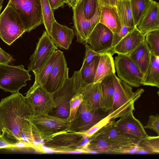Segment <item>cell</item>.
<instances>
[{
    "mask_svg": "<svg viewBox=\"0 0 159 159\" xmlns=\"http://www.w3.org/2000/svg\"><path fill=\"white\" fill-rule=\"evenodd\" d=\"M33 112L27 103L25 97L19 92L2 99L0 102V129L6 137L21 141L22 129L25 118Z\"/></svg>",
    "mask_w": 159,
    "mask_h": 159,
    "instance_id": "6da1fadb",
    "label": "cell"
},
{
    "mask_svg": "<svg viewBox=\"0 0 159 159\" xmlns=\"http://www.w3.org/2000/svg\"><path fill=\"white\" fill-rule=\"evenodd\" d=\"M115 92L111 109L107 117L111 120L120 117L134 110V103L144 91L138 89L133 92L131 86L114 75Z\"/></svg>",
    "mask_w": 159,
    "mask_h": 159,
    "instance_id": "7a4b0ae2",
    "label": "cell"
},
{
    "mask_svg": "<svg viewBox=\"0 0 159 159\" xmlns=\"http://www.w3.org/2000/svg\"><path fill=\"white\" fill-rule=\"evenodd\" d=\"M25 119L34 125L44 141L67 131L70 123L68 120L45 113H34Z\"/></svg>",
    "mask_w": 159,
    "mask_h": 159,
    "instance_id": "3957f363",
    "label": "cell"
},
{
    "mask_svg": "<svg viewBox=\"0 0 159 159\" xmlns=\"http://www.w3.org/2000/svg\"><path fill=\"white\" fill-rule=\"evenodd\" d=\"M89 137L80 133L66 131L44 141L43 145L56 152H73L83 150L89 153L86 148Z\"/></svg>",
    "mask_w": 159,
    "mask_h": 159,
    "instance_id": "277c9868",
    "label": "cell"
},
{
    "mask_svg": "<svg viewBox=\"0 0 159 159\" xmlns=\"http://www.w3.org/2000/svg\"><path fill=\"white\" fill-rule=\"evenodd\" d=\"M19 15L25 32H29L43 23L40 0H9L8 3Z\"/></svg>",
    "mask_w": 159,
    "mask_h": 159,
    "instance_id": "5b68a950",
    "label": "cell"
},
{
    "mask_svg": "<svg viewBox=\"0 0 159 159\" xmlns=\"http://www.w3.org/2000/svg\"><path fill=\"white\" fill-rule=\"evenodd\" d=\"M25 32L19 15L8 4L0 15V37L10 45Z\"/></svg>",
    "mask_w": 159,
    "mask_h": 159,
    "instance_id": "8992f818",
    "label": "cell"
},
{
    "mask_svg": "<svg viewBox=\"0 0 159 159\" xmlns=\"http://www.w3.org/2000/svg\"><path fill=\"white\" fill-rule=\"evenodd\" d=\"M29 71L22 65H0V89L12 93L19 92L31 80Z\"/></svg>",
    "mask_w": 159,
    "mask_h": 159,
    "instance_id": "52a82bcc",
    "label": "cell"
},
{
    "mask_svg": "<svg viewBox=\"0 0 159 159\" xmlns=\"http://www.w3.org/2000/svg\"><path fill=\"white\" fill-rule=\"evenodd\" d=\"M108 113L102 109H92L83 101L74 117L70 121L68 131L80 133L86 131L105 118Z\"/></svg>",
    "mask_w": 159,
    "mask_h": 159,
    "instance_id": "ba28073f",
    "label": "cell"
},
{
    "mask_svg": "<svg viewBox=\"0 0 159 159\" xmlns=\"http://www.w3.org/2000/svg\"><path fill=\"white\" fill-rule=\"evenodd\" d=\"M73 19L74 34L77 41L85 44L91 32L97 24L99 22L100 9L98 6L93 17L89 19H86L83 11V0H81L72 8Z\"/></svg>",
    "mask_w": 159,
    "mask_h": 159,
    "instance_id": "9c48e42d",
    "label": "cell"
},
{
    "mask_svg": "<svg viewBox=\"0 0 159 159\" xmlns=\"http://www.w3.org/2000/svg\"><path fill=\"white\" fill-rule=\"evenodd\" d=\"M114 63L115 70L121 80L132 87L142 85L144 75L128 56L118 55L115 57Z\"/></svg>",
    "mask_w": 159,
    "mask_h": 159,
    "instance_id": "30bf717a",
    "label": "cell"
},
{
    "mask_svg": "<svg viewBox=\"0 0 159 159\" xmlns=\"http://www.w3.org/2000/svg\"><path fill=\"white\" fill-rule=\"evenodd\" d=\"M25 97L33 113L49 114L56 106L53 93L48 92L43 86L35 88L30 87Z\"/></svg>",
    "mask_w": 159,
    "mask_h": 159,
    "instance_id": "8fae6325",
    "label": "cell"
},
{
    "mask_svg": "<svg viewBox=\"0 0 159 159\" xmlns=\"http://www.w3.org/2000/svg\"><path fill=\"white\" fill-rule=\"evenodd\" d=\"M57 49L51 38L44 31L39 39L34 52L30 57L28 70L33 72L39 70Z\"/></svg>",
    "mask_w": 159,
    "mask_h": 159,
    "instance_id": "7c38bea8",
    "label": "cell"
},
{
    "mask_svg": "<svg viewBox=\"0 0 159 159\" xmlns=\"http://www.w3.org/2000/svg\"><path fill=\"white\" fill-rule=\"evenodd\" d=\"M55 61L47 81L43 87L49 92L53 93L64 84L69 78L67 67L63 52L56 50Z\"/></svg>",
    "mask_w": 159,
    "mask_h": 159,
    "instance_id": "4fadbf2b",
    "label": "cell"
},
{
    "mask_svg": "<svg viewBox=\"0 0 159 159\" xmlns=\"http://www.w3.org/2000/svg\"><path fill=\"white\" fill-rule=\"evenodd\" d=\"M138 146L136 143L124 145L107 140L89 138L86 146L90 153L114 154L129 153L135 150L137 151Z\"/></svg>",
    "mask_w": 159,
    "mask_h": 159,
    "instance_id": "5bb4252c",
    "label": "cell"
},
{
    "mask_svg": "<svg viewBox=\"0 0 159 159\" xmlns=\"http://www.w3.org/2000/svg\"><path fill=\"white\" fill-rule=\"evenodd\" d=\"M115 122L114 119L111 120L89 138L107 140L124 145L138 144L141 139L121 131L115 125Z\"/></svg>",
    "mask_w": 159,
    "mask_h": 159,
    "instance_id": "9a60e30c",
    "label": "cell"
},
{
    "mask_svg": "<svg viewBox=\"0 0 159 159\" xmlns=\"http://www.w3.org/2000/svg\"><path fill=\"white\" fill-rule=\"evenodd\" d=\"M81 88L80 70L75 71L71 77L67 79L63 85L53 93L55 107L70 106V99L75 94L80 93Z\"/></svg>",
    "mask_w": 159,
    "mask_h": 159,
    "instance_id": "2e32d148",
    "label": "cell"
},
{
    "mask_svg": "<svg viewBox=\"0 0 159 159\" xmlns=\"http://www.w3.org/2000/svg\"><path fill=\"white\" fill-rule=\"evenodd\" d=\"M113 34L108 28L99 22L89 35L87 43L97 52H109L112 48Z\"/></svg>",
    "mask_w": 159,
    "mask_h": 159,
    "instance_id": "e0dca14e",
    "label": "cell"
},
{
    "mask_svg": "<svg viewBox=\"0 0 159 159\" xmlns=\"http://www.w3.org/2000/svg\"><path fill=\"white\" fill-rule=\"evenodd\" d=\"M135 27L144 36L150 32L159 30L158 2L153 1Z\"/></svg>",
    "mask_w": 159,
    "mask_h": 159,
    "instance_id": "ac0fdd59",
    "label": "cell"
},
{
    "mask_svg": "<svg viewBox=\"0 0 159 159\" xmlns=\"http://www.w3.org/2000/svg\"><path fill=\"white\" fill-rule=\"evenodd\" d=\"M115 125L122 132L142 139L148 136L140 122L131 111L115 122Z\"/></svg>",
    "mask_w": 159,
    "mask_h": 159,
    "instance_id": "d6986e66",
    "label": "cell"
},
{
    "mask_svg": "<svg viewBox=\"0 0 159 159\" xmlns=\"http://www.w3.org/2000/svg\"><path fill=\"white\" fill-rule=\"evenodd\" d=\"M144 40L145 36L135 27L109 52L112 55H127Z\"/></svg>",
    "mask_w": 159,
    "mask_h": 159,
    "instance_id": "ffe728a7",
    "label": "cell"
},
{
    "mask_svg": "<svg viewBox=\"0 0 159 159\" xmlns=\"http://www.w3.org/2000/svg\"><path fill=\"white\" fill-rule=\"evenodd\" d=\"M20 139L28 148H31L41 153L45 152L43 147L44 141L34 125L27 120L21 130Z\"/></svg>",
    "mask_w": 159,
    "mask_h": 159,
    "instance_id": "44dd1931",
    "label": "cell"
},
{
    "mask_svg": "<svg viewBox=\"0 0 159 159\" xmlns=\"http://www.w3.org/2000/svg\"><path fill=\"white\" fill-rule=\"evenodd\" d=\"M75 35L72 29L58 23L56 20L53 22L51 38L57 47L68 50Z\"/></svg>",
    "mask_w": 159,
    "mask_h": 159,
    "instance_id": "7402d4cb",
    "label": "cell"
},
{
    "mask_svg": "<svg viewBox=\"0 0 159 159\" xmlns=\"http://www.w3.org/2000/svg\"><path fill=\"white\" fill-rule=\"evenodd\" d=\"M83 101L93 110L103 109L100 82L93 83L82 88L80 92Z\"/></svg>",
    "mask_w": 159,
    "mask_h": 159,
    "instance_id": "603a6c76",
    "label": "cell"
},
{
    "mask_svg": "<svg viewBox=\"0 0 159 159\" xmlns=\"http://www.w3.org/2000/svg\"><path fill=\"white\" fill-rule=\"evenodd\" d=\"M100 8L99 22L106 26L113 33L119 32L123 24L118 15L116 7L104 6Z\"/></svg>",
    "mask_w": 159,
    "mask_h": 159,
    "instance_id": "cb8c5ba5",
    "label": "cell"
},
{
    "mask_svg": "<svg viewBox=\"0 0 159 159\" xmlns=\"http://www.w3.org/2000/svg\"><path fill=\"white\" fill-rule=\"evenodd\" d=\"M127 56L144 75L151 58V52L145 40Z\"/></svg>",
    "mask_w": 159,
    "mask_h": 159,
    "instance_id": "d4e9b609",
    "label": "cell"
},
{
    "mask_svg": "<svg viewBox=\"0 0 159 159\" xmlns=\"http://www.w3.org/2000/svg\"><path fill=\"white\" fill-rule=\"evenodd\" d=\"M115 71L112 54L109 52L101 53L93 83L100 82L109 75L115 74Z\"/></svg>",
    "mask_w": 159,
    "mask_h": 159,
    "instance_id": "484cf974",
    "label": "cell"
},
{
    "mask_svg": "<svg viewBox=\"0 0 159 159\" xmlns=\"http://www.w3.org/2000/svg\"><path fill=\"white\" fill-rule=\"evenodd\" d=\"M114 74L109 75L100 82L103 102V111L108 113L111 109L115 92Z\"/></svg>",
    "mask_w": 159,
    "mask_h": 159,
    "instance_id": "4316f807",
    "label": "cell"
},
{
    "mask_svg": "<svg viewBox=\"0 0 159 159\" xmlns=\"http://www.w3.org/2000/svg\"><path fill=\"white\" fill-rule=\"evenodd\" d=\"M142 85L159 88V56L151 52L150 61Z\"/></svg>",
    "mask_w": 159,
    "mask_h": 159,
    "instance_id": "83f0119b",
    "label": "cell"
},
{
    "mask_svg": "<svg viewBox=\"0 0 159 159\" xmlns=\"http://www.w3.org/2000/svg\"><path fill=\"white\" fill-rule=\"evenodd\" d=\"M56 51L40 69L33 71L35 75V81L33 85L30 88H35L39 86H43L45 84L55 61L56 55Z\"/></svg>",
    "mask_w": 159,
    "mask_h": 159,
    "instance_id": "f1b7e54d",
    "label": "cell"
},
{
    "mask_svg": "<svg viewBox=\"0 0 159 159\" xmlns=\"http://www.w3.org/2000/svg\"><path fill=\"white\" fill-rule=\"evenodd\" d=\"M116 8L122 24L128 27H135L130 1L117 0Z\"/></svg>",
    "mask_w": 159,
    "mask_h": 159,
    "instance_id": "f546056e",
    "label": "cell"
},
{
    "mask_svg": "<svg viewBox=\"0 0 159 159\" xmlns=\"http://www.w3.org/2000/svg\"><path fill=\"white\" fill-rule=\"evenodd\" d=\"M100 56H97L89 65L80 69L82 88L93 83Z\"/></svg>",
    "mask_w": 159,
    "mask_h": 159,
    "instance_id": "4dcf8cb0",
    "label": "cell"
},
{
    "mask_svg": "<svg viewBox=\"0 0 159 159\" xmlns=\"http://www.w3.org/2000/svg\"><path fill=\"white\" fill-rule=\"evenodd\" d=\"M137 153L144 154L159 153V136L148 135L141 139L138 144Z\"/></svg>",
    "mask_w": 159,
    "mask_h": 159,
    "instance_id": "1f68e13d",
    "label": "cell"
},
{
    "mask_svg": "<svg viewBox=\"0 0 159 159\" xmlns=\"http://www.w3.org/2000/svg\"><path fill=\"white\" fill-rule=\"evenodd\" d=\"M40 0L43 16V23L44 25L46 32L51 38L52 24L56 20L54 16V11L48 0Z\"/></svg>",
    "mask_w": 159,
    "mask_h": 159,
    "instance_id": "d6a6232c",
    "label": "cell"
},
{
    "mask_svg": "<svg viewBox=\"0 0 159 159\" xmlns=\"http://www.w3.org/2000/svg\"><path fill=\"white\" fill-rule=\"evenodd\" d=\"M153 1L152 0H130L135 27Z\"/></svg>",
    "mask_w": 159,
    "mask_h": 159,
    "instance_id": "836d02e7",
    "label": "cell"
},
{
    "mask_svg": "<svg viewBox=\"0 0 159 159\" xmlns=\"http://www.w3.org/2000/svg\"><path fill=\"white\" fill-rule=\"evenodd\" d=\"M145 40L151 53L159 56V30L150 32L145 36Z\"/></svg>",
    "mask_w": 159,
    "mask_h": 159,
    "instance_id": "e575fe53",
    "label": "cell"
},
{
    "mask_svg": "<svg viewBox=\"0 0 159 159\" xmlns=\"http://www.w3.org/2000/svg\"><path fill=\"white\" fill-rule=\"evenodd\" d=\"M82 0L84 16L87 19H91L94 15L98 6L97 0Z\"/></svg>",
    "mask_w": 159,
    "mask_h": 159,
    "instance_id": "d590c367",
    "label": "cell"
},
{
    "mask_svg": "<svg viewBox=\"0 0 159 159\" xmlns=\"http://www.w3.org/2000/svg\"><path fill=\"white\" fill-rule=\"evenodd\" d=\"M83 101L82 95L79 93L75 95L70 99L69 103L70 106V114L68 120H72L80 106Z\"/></svg>",
    "mask_w": 159,
    "mask_h": 159,
    "instance_id": "8d00e7d4",
    "label": "cell"
},
{
    "mask_svg": "<svg viewBox=\"0 0 159 159\" xmlns=\"http://www.w3.org/2000/svg\"><path fill=\"white\" fill-rule=\"evenodd\" d=\"M85 56L82 67H84L89 65L97 56L100 55L94 51L87 43L85 44Z\"/></svg>",
    "mask_w": 159,
    "mask_h": 159,
    "instance_id": "74e56055",
    "label": "cell"
},
{
    "mask_svg": "<svg viewBox=\"0 0 159 159\" xmlns=\"http://www.w3.org/2000/svg\"><path fill=\"white\" fill-rule=\"evenodd\" d=\"M134 28L128 27L123 25L119 32L113 33L111 49Z\"/></svg>",
    "mask_w": 159,
    "mask_h": 159,
    "instance_id": "f35d334b",
    "label": "cell"
},
{
    "mask_svg": "<svg viewBox=\"0 0 159 159\" xmlns=\"http://www.w3.org/2000/svg\"><path fill=\"white\" fill-rule=\"evenodd\" d=\"M144 128L149 129L159 135V116L158 114L151 115L149 116L148 122Z\"/></svg>",
    "mask_w": 159,
    "mask_h": 159,
    "instance_id": "ab89813d",
    "label": "cell"
},
{
    "mask_svg": "<svg viewBox=\"0 0 159 159\" xmlns=\"http://www.w3.org/2000/svg\"><path fill=\"white\" fill-rule=\"evenodd\" d=\"M5 134L2 133L0 136V149L17 148L16 143L8 139L5 137Z\"/></svg>",
    "mask_w": 159,
    "mask_h": 159,
    "instance_id": "60d3db41",
    "label": "cell"
},
{
    "mask_svg": "<svg viewBox=\"0 0 159 159\" xmlns=\"http://www.w3.org/2000/svg\"><path fill=\"white\" fill-rule=\"evenodd\" d=\"M14 60L12 57L0 47V65L8 64Z\"/></svg>",
    "mask_w": 159,
    "mask_h": 159,
    "instance_id": "b9f144b4",
    "label": "cell"
},
{
    "mask_svg": "<svg viewBox=\"0 0 159 159\" xmlns=\"http://www.w3.org/2000/svg\"><path fill=\"white\" fill-rule=\"evenodd\" d=\"M117 0H97L99 7L104 6H110L116 7Z\"/></svg>",
    "mask_w": 159,
    "mask_h": 159,
    "instance_id": "7bdbcfd3",
    "label": "cell"
},
{
    "mask_svg": "<svg viewBox=\"0 0 159 159\" xmlns=\"http://www.w3.org/2000/svg\"><path fill=\"white\" fill-rule=\"evenodd\" d=\"M52 9L56 10L63 7L66 3L65 0H48Z\"/></svg>",
    "mask_w": 159,
    "mask_h": 159,
    "instance_id": "ee69618b",
    "label": "cell"
},
{
    "mask_svg": "<svg viewBox=\"0 0 159 159\" xmlns=\"http://www.w3.org/2000/svg\"><path fill=\"white\" fill-rule=\"evenodd\" d=\"M66 3L72 8L75 7L81 0H65Z\"/></svg>",
    "mask_w": 159,
    "mask_h": 159,
    "instance_id": "f6af8a7d",
    "label": "cell"
},
{
    "mask_svg": "<svg viewBox=\"0 0 159 159\" xmlns=\"http://www.w3.org/2000/svg\"><path fill=\"white\" fill-rule=\"evenodd\" d=\"M4 0H0V12L2 7V4Z\"/></svg>",
    "mask_w": 159,
    "mask_h": 159,
    "instance_id": "bcb514c9",
    "label": "cell"
},
{
    "mask_svg": "<svg viewBox=\"0 0 159 159\" xmlns=\"http://www.w3.org/2000/svg\"><path fill=\"white\" fill-rule=\"evenodd\" d=\"M120 1H130V0H119Z\"/></svg>",
    "mask_w": 159,
    "mask_h": 159,
    "instance_id": "7dc6e473",
    "label": "cell"
},
{
    "mask_svg": "<svg viewBox=\"0 0 159 159\" xmlns=\"http://www.w3.org/2000/svg\"><path fill=\"white\" fill-rule=\"evenodd\" d=\"M1 131L0 129V136L1 135Z\"/></svg>",
    "mask_w": 159,
    "mask_h": 159,
    "instance_id": "c3c4849f",
    "label": "cell"
}]
</instances>
